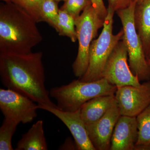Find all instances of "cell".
Returning <instances> with one entry per match:
<instances>
[{"label":"cell","mask_w":150,"mask_h":150,"mask_svg":"<svg viewBox=\"0 0 150 150\" xmlns=\"http://www.w3.org/2000/svg\"><path fill=\"white\" fill-rule=\"evenodd\" d=\"M147 61L148 64H149V66L150 67V59H147Z\"/></svg>","instance_id":"28"},{"label":"cell","mask_w":150,"mask_h":150,"mask_svg":"<svg viewBox=\"0 0 150 150\" xmlns=\"http://www.w3.org/2000/svg\"><path fill=\"white\" fill-rule=\"evenodd\" d=\"M145 0H137V4H139L143 2Z\"/></svg>","instance_id":"26"},{"label":"cell","mask_w":150,"mask_h":150,"mask_svg":"<svg viewBox=\"0 0 150 150\" xmlns=\"http://www.w3.org/2000/svg\"><path fill=\"white\" fill-rule=\"evenodd\" d=\"M115 96L121 115L137 117L150 105V81L119 88Z\"/></svg>","instance_id":"9"},{"label":"cell","mask_w":150,"mask_h":150,"mask_svg":"<svg viewBox=\"0 0 150 150\" xmlns=\"http://www.w3.org/2000/svg\"><path fill=\"white\" fill-rule=\"evenodd\" d=\"M121 115L116 103L99 120L86 125L90 139L96 150H110L113 130Z\"/></svg>","instance_id":"10"},{"label":"cell","mask_w":150,"mask_h":150,"mask_svg":"<svg viewBox=\"0 0 150 150\" xmlns=\"http://www.w3.org/2000/svg\"><path fill=\"white\" fill-rule=\"evenodd\" d=\"M38 105L39 109L51 112L67 126L73 136L78 150H96L90 139L85 123L81 116L80 109L70 112L45 105Z\"/></svg>","instance_id":"11"},{"label":"cell","mask_w":150,"mask_h":150,"mask_svg":"<svg viewBox=\"0 0 150 150\" xmlns=\"http://www.w3.org/2000/svg\"><path fill=\"white\" fill-rule=\"evenodd\" d=\"M59 149L78 150V149L76 142L74 143L71 138L69 137L66 139L64 144L60 146Z\"/></svg>","instance_id":"24"},{"label":"cell","mask_w":150,"mask_h":150,"mask_svg":"<svg viewBox=\"0 0 150 150\" xmlns=\"http://www.w3.org/2000/svg\"><path fill=\"white\" fill-rule=\"evenodd\" d=\"M116 103L115 95L97 97L82 105L81 116L86 125L94 123Z\"/></svg>","instance_id":"13"},{"label":"cell","mask_w":150,"mask_h":150,"mask_svg":"<svg viewBox=\"0 0 150 150\" xmlns=\"http://www.w3.org/2000/svg\"><path fill=\"white\" fill-rule=\"evenodd\" d=\"M1 1H3L5 3H11L12 2L13 0H1Z\"/></svg>","instance_id":"25"},{"label":"cell","mask_w":150,"mask_h":150,"mask_svg":"<svg viewBox=\"0 0 150 150\" xmlns=\"http://www.w3.org/2000/svg\"><path fill=\"white\" fill-rule=\"evenodd\" d=\"M59 35L67 36L73 42L77 40L75 18L69 13L59 9Z\"/></svg>","instance_id":"17"},{"label":"cell","mask_w":150,"mask_h":150,"mask_svg":"<svg viewBox=\"0 0 150 150\" xmlns=\"http://www.w3.org/2000/svg\"><path fill=\"white\" fill-rule=\"evenodd\" d=\"M104 20L98 15L92 5L88 6L79 16L75 18V26L79 42L77 56L72 64L75 76L81 77L87 69L89 49L98 30L103 27Z\"/></svg>","instance_id":"6"},{"label":"cell","mask_w":150,"mask_h":150,"mask_svg":"<svg viewBox=\"0 0 150 150\" xmlns=\"http://www.w3.org/2000/svg\"><path fill=\"white\" fill-rule=\"evenodd\" d=\"M41 51L28 54L0 53V76L7 88L29 98L38 105L57 107L45 85Z\"/></svg>","instance_id":"1"},{"label":"cell","mask_w":150,"mask_h":150,"mask_svg":"<svg viewBox=\"0 0 150 150\" xmlns=\"http://www.w3.org/2000/svg\"><path fill=\"white\" fill-rule=\"evenodd\" d=\"M108 14L104 20L102 32L99 37L93 40L89 49V61L87 69L79 79L83 81L98 80L109 56L116 45L123 39V31L114 35L112 33L113 16L115 11L108 8Z\"/></svg>","instance_id":"4"},{"label":"cell","mask_w":150,"mask_h":150,"mask_svg":"<svg viewBox=\"0 0 150 150\" xmlns=\"http://www.w3.org/2000/svg\"><path fill=\"white\" fill-rule=\"evenodd\" d=\"M116 86L104 78L91 82L74 80L69 83L52 88L50 96L56 100L57 108L65 111L80 109L82 105L94 98L102 96L115 95Z\"/></svg>","instance_id":"3"},{"label":"cell","mask_w":150,"mask_h":150,"mask_svg":"<svg viewBox=\"0 0 150 150\" xmlns=\"http://www.w3.org/2000/svg\"><path fill=\"white\" fill-rule=\"evenodd\" d=\"M108 8L117 11L129 7L133 3L137 2V0H108Z\"/></svg>","instance_id":"22"},{"label":"cell","mask_w":150,"mask_h":150,"mask_svg":"<svg viewBox=\"0 0 150 150\" xmlns=\"http://www.w3.org/2000/svg\"><path fill=\"white\" fill-rule=\"evenodd\" d=\"M92 5L91 0H65L60 9L65 11L75 18L80 15L88 6Z\"/></svg>","instance_id":"21"},{"label":"cell","mask_w":150,"mask_h":150,"mask_svg":"<svg viewBox=\"0 0 150 150\" xmlns=\"http://www.w3.org/2000/svg\"><path fill=\"white\" fill-rule=\"evenodd\" d=\"M134 20L146 56L150 51V0L137 4Z\"/></svg>","instance_id":"14"},{"label":"cell","mask_w":150,"mask_h":150,"mask_svg":"<svg viewBox=\"0 0 150 150\" xmlns=\"http://www.w3.org/2000/svg\"><path fill=\"white\" fill-rule=\"evenodd\" d=\"M128 52L124 40H120L109 56L101 75L117 88L126 86H139V80L134 75L127 62Z\"/></svg>","instance_id":"7"},{"label":"cell","mask_w":150,"mask_h":150,"mask_svg":"<svg viewBox=\"0 0 150 150\" xmlns=\"http://www.w3.org/2000/svg\"><path fill=\"white\" fill-rule=\"evenodd\" d=\"M36 21L14 3L0 5V53L28 54L42 41Z\"/></svg>","instance_id":"2"},{"label":"cell","mask_w":150,"mask_h":150,"mask_svg":"<svg viewBox=\"0 0 150 150\" xmlns=\"http://www.w3.org/2000/svg\"><path fill=\"white\" fill-rule=\"evenodd\" d=\"M54 1H56L57 2H59L62 1H64L65 0H54Z\"/></svg>","instance_id":"29"},{"label":"cell","mask_w":150,"mask_h":150,"mask_svg":"<svg viewBox=\"0 0 150 150\" xmlns=\"http://www.w3.org/2000/svg\"><path fill=\"white\" fill-rule=\"evenodd\" d=\"M138 139L137 117L121 115L113 130L110 150H135Z\"/></svg>","instance_id":"12"},{"label":"cell","mask_w":150,"mask_h":150,"mask_svg":"<svg viewBox=\"0 0 150 150\" xmlns=\"http://www.w3.org/2000/svg\"><path fill=\"white\" fill-rule=\"evenodd\" d=\"M92 5L98 15L103 20L108 14V9L105 6L103 0H91Z\"/></svg>","instance_id":"23"},{"label":"cell","mask_w":150,"mask_h":150,"mask_svg":"<svg viewBox=\"0 0 150 150\" xmlns=\"http://www.w3.org/2000/svg\"><path fill=\"white\" fill-rule=\"evenodd\" d=\"M38 109V104L29 98L9 89H0V109L4 118L19 124L30 123Z\"/></svg>","instance_id":"8"},{"label":"cell","mask_w":150,"mask_h":150,"mask_svg":"<svg viewBox=\"0 0 150 150\" xmlns=\"http://www.w3.org/2000/svg\"><path fill=\"white\" fill-rule=\"evenodd\" d=\"M58 3L54 0H44L41 8L43 21L47 23L57 32L59 30Z\"/></svg>","instance_id":"19"},{"label":"cell","mask_w":150,"mask_h":150,"mask_svg":"<svg viewBox=\"0 0 150 150\" xmlns=\"http://www.w3.org/2000/svg\"><path fill=\"white\" fill-rule=\"evenodd\" d=\"M44 0H13L12 2L24 10L36 22L43 21L41 8Z\"/></svg>","instance_id":"20"},{"label":"cell","mask_w":150,"mask_h":150,"mask_svg":"<svg viewBox=\"0 0 150 150\" xmlns=\"http://www.w3.org/2000/svg\"><path fill=\"white\" fill-rule=\"evenodd\" d=\"M146 59H150V51L148 53L147 55L146 56Z\"/></svg>","instance_id":"27"},{"label":"cell","mask_w":150,"mask_h":150,"mask_svg":"<svg viewBox=\"0 0 150 150\" xmlns=\"http://www.w3.org/2000/svg\"><path fill=\"white\" fill-rule=\"evenodd\" d=\"M138 139L135 150H146L150 145V105L137 117Z\"/></svg>","instance_id":"16"},{"label":"cell","mask_w":150,"mask_h":150,"mask_svg":"<svg viewBox=\"0 0 150 150\" xmlns=\"http://www.w3.org/2000/svg\"><path fill=\"white\" fill-rule=\"evenodd\" d=\"M16 150H48L43 120L38 121L23 135L21 139L18 142Z\"/></svg>","instance_id":"15"},{"label":"cell","mask_w":150,"mask_h":150,"mask_svg":"<svg viewBox=\"0 0 150 150\" xmlns=\"http://www.w3.org/2000/svg\"><path fill=\"white\" fill-rule=\"evenodd\" d=\"M19 123L10 118H4L0 128V150H13V136Z\"/></svg>","instance_id":"18"},{"label":"cell","mask_w":150,"mask_h":150,"mask_svg":"<svg viewBox=\"0 0 150 150\" xmlns=\"http://www.w3.org/2000/svg\"><path fill=\"white\" fill-rule=\"evenodd\" d=\"M146 150H150V145L149 146H148Z\"/></svg>","instance_id":"30"},{"label":"cell","mask_w":150,"mask_h":150,"mask_svg":"<svg viewBox=\"0 0 150 150\" xmlns=\"http://www.w3.org/2000/svg\"><path fill=\"white\" fill-rule=\"evenodd\" d=\"M137 4V2H135L129 7L116 12L123 26V40L127 48L130 69L140 81H149L150 67L135 26L134 13Z\"/></svg>","instance_id":"5"}]
</instances>
